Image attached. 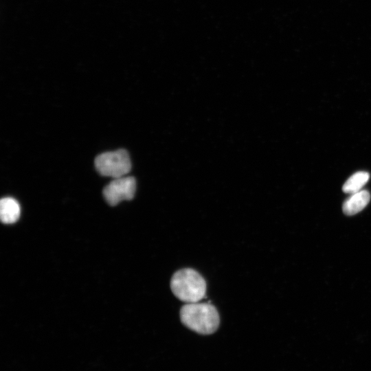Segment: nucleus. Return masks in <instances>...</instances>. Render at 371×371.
<instances>
[{"label": "nucleus", "mask_w": 371, "mask_h": 371, "mask_svg": "<svg viewBox=\"0 0 371 371\" xmlns=\"http://www.w3.org/2000/svg\"><path fill=\"white\" fill-rule=\"evenodd\" d=\"M180 318L188 328L203 335L214 333L220 322L218 311L209 303H187L181 308Z\"/></svg>", "instance_id": "obj_1"}, {"label": "nucleus", "mask_w": 371, "mask_h": 371, "mask_svg": "<svg viewBox=\"0 0 371 371\" xmlns=\"http://www.w3.org/2000/svg\"><path fill=\"white\" fill-rule=\"evenodd\" d=\"M174 295L186 303L198 302L205 295L206 282L194 269L186 268L175 272L170 280Z\"/></svg>", "instance_id": "obj_2"}, {"label": "nucleus", "mask_w": 371, "mask_h": 371, "mask_svg": "<svg viewBox=\"0 0 371 371\" xmlns=\"http://www.w3.org/2000/svg\"><path fill=\"white\" fill-rule=\"evenodd\" d=\"M95 166L100 175L115 179L126 176L131 169V162L127 151L120 149L97 156Z\"/></svg>", "instance_id": "obj_3"}, {"label": "nucleus", "mask_w": 371, "mask_h": 371, "mask_svg": "<svg viewBox=\"0 0 371 371\" xmlns=\"http://www.w3.org/2000/svg\"><path fill=\"white\" fill-rule=\"evenodd\" d=\"M136 190V181L133 177L115 178L103 190V196L110 205H115L124 200L133 198Z\"/></svg>", "instance_id": "obj_4"}, {"label": "nucleus", "mask_w": 371, "mask_h": 371, "mask_svg": "<svg viewBox=\"0 0 371 371\" xmlns=\"http://www.w3.org/2000/svg\"><path fill=\"white\" fill-rule=\"evenodd\" d=\"M370 200V194L367 190H360L351 195L344 201L342 209L346 215H354L363 210Z\"/></svg>", "instance_id": "obj_5"}, {"label": "nucleus", "mask_w": 371, "mask_h": 371, "mask_svg": "<svg viewBox=\"0 0 371 371\" xmlns=\"http://www.w3.org/2000/svg\"><path fill=\"white\" fill-rule=\"evenodd\" d=\"M21 207L18 201L12 197H4L0 202V217L2 223L12 224L20 216Z\"/></svg>", "instance_id": "obj_6"}, {"label": "nucleus", "mask_w": 371, "mask_h": 371, "mask_svg": "<svg viewBox=\"0 0 371 371\" xmlns=\"http://www.w3.org/2000/svg\"><path fill=\"white\" fill-rule=\"evenodd\" d=\"M370 175L365 171H359L350 176L344 183L342 190L345 193L353 194L361 190L368 181Z\"/></svg>", "instance_id": "obj_7"}]
</instances>
